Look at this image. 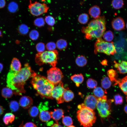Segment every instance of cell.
Wrapping results in <instances>:
<instances>
[{
    "instance_id": "74e56055",
    "label": "cell",
    "mask_w": 127,
    "mask_h": 127,
    "mask_svg": "<svg viewBox=\"0 0 127 127\" xmlns=\"http://www.w3.org/2000/svg\"><path fill=\"white\" fill-rule=\"evenodd\" d=\"M18 7V5L16 3L14 2H12L9 4L8 9L10 12L14 13L16 11Z\"/></svg>"
},
{
    "instance_id": "4fadbf2b",
    "label": "cell",
    "mask_w": 127,
    "mask_h": 127,
    "mask_svg": "<svg viewBox=\"0 0 127 127\" xmlns=\"http://www.w3.org/2000/svg\"><path fill=\"white\" fill-rule=\"evenodd\" d=\"M111 24L113 28L117 31H120L124 29L125 24L123 19L118 17L114 19L112 21Z\"/></svg>"
},
{
    "instance_id": "2e32d148",
    "label": "cell",
    "mask_w": 127,
    "mask_h": 127,
    "mask_svg": "<svg viewBox=\"0 0 127 127\" xmlns=\"http://www.w3.org/2000/svg\"><path fill=\"white\" fill-rule=\"evenodd\" d=\"M21 64L19 60L16 58L12 59L10 65V71L14 72L19 71L21 69Z\"/></svg>"
},
{
    "instance_id": "ab89813d",
    "label": "cell",
    "mask_w": 127,
    "mask_h": 127,
    "mask_svg": "<svg viewBox=\"0 0 127 127\" xmlns=\"http://www.w3.org/2000/svg\"><path fill=\"white\" fill-rule=\"evenodd\" d=\"M39 34L37 31L35 30H32L29 34L30 38L32 40H37L39 36Z\"/></svg>"
},
{
    "instance_id": "4dcf8cb0",
    "label": "cell",
    "mask_w": 127,
    "mask_h": 127,
    "mask_svg": "<svg viewBox=\"0 0 127 127\" xmlns=\"http://www.w3.org/2000/svg\"><path fill=\"white\" fill-rule=\"evenodd\" d=\"M18 31L21 35H26L29 31L28 27L26 24H20L18 28Z\"/></svg>"
},
{
    "instance_id": "30bf717a",
    "label": "cell",
    "mask_w": 127,
    "mask_h": 127,
    "mask_svg": "<svg viewBox=\"0 0 127 127\" xmlns=\"http://www.w3.org/2000/svg\"><path fill=\"white\" fill-rule=\"evenodd\" d=\"M66 90L64 87L62 82L54 86L51 92V96L55 99L58 104L63 103L64 101L63 98V93Z\"/></svg>"
},
{
    "instance_id": "d6986e66",
    "label": "cell",
    "mask_w": 127,
    "mask_h": 127,
    "mask_svg": "<svg viewBox=\"0 0 127 127\" xmlns=\"http://www.w3.org/2000/svg\"><path fill=\"white\" fill-rule=\"evenodd\" d=\"M117 74L116 71L112 69H110L107 71V75L111 82L114 83V85L119 83L121 80L117 78Z\"/></svg>"
},
{
    "instance_id": "7dc6e473",
    "label": "cell",
    "mask_w": 127,
    "mask_h": 127,
    "mask_svg": "<svg viewBox=\"0 0 127 127\" xmlns=\"http://www.w3.org/2000/svg\"><path fill=\"white\" fill-rule=\"evenodd\" d=\"M101 64L103 65H107V61L106 60H103L101 62Z\"/></svg>"
},
{
    "instance_id": "8992f818",
    "label": "cell",
    "mask_w": 127,
    "mask_h": 127,
    "mask_svg": "<svg viewBox=\"0 0 127 127\" xmlns=\"http://www.w3.org/2000/svg\"><path fill=\"white\" fill-rule=\"evenodd\" d=\"M94 53H103L108 55H114L116 53L115 47L113 42H108L101 38L97 39L94 45Z\"/></svg>"
},
{
    "instance_id": "d4e9b609",
    "label": "cell",
    "mask_w": 127,
    "mask_h": 127,
    "mask_svg": "<svg viewBox=\"0 0 127 127\" xmlns=\"http://www.w3.org/2000/svg\"><path fill=\"white\" fill-rule=\"evenodd\" d=\"M75 62L78 66L83 67L87 64V60L85 56L83 55H80L78 56L76 58Z\"/></svg>"
},
{
    "instance_id": "ee69618b",
    "label": "cell",
    "mask_w": 127,
    "mask_h": 127,
    "mask_svg": "<svg viewBox=\"0 0 127 127\" xmlns=\"http://www.w3.org/2000/svg\"><path fill=\"white\" fill-rule=\"evenodd\" d=\"M23 122L20 125L21 127H37L34 123L31 122H27L23 125Z\"/></svg>"
},
{
    "instance_id": "e0dca14e",
    "label": "cell",
    "mask_w": 127,
    "mask_h": 127,
    "mask_svg": "<svg viewBox=\"0 0 127 127\" xmlns=\"http://www.w3.org/2000/svg\"><path fill=\"white\" fill-rule=\"evenodd\" d=\"M114 67L117 69L120 73H127V62L122 61L119 63L114 61Z\"/></svg>"
},
{
    "instance_id": "e575fe53",
    "label": "cell",
    "mask_w": 127,
    "mask_h": 127,
    "mask_svg": "<svg viewBox=\"0 0 127 127\" xmlns=\"http://www.w3.org/2000/svg\"><path fill=\"white\" fill-rule=\"evenodd\" d=\"M86 84L87 86L91 89H93L96 87L97 85V82L95 80L92 78L88 79L87 81Z\"/></svg>"
},
{
    "instance_id": "f6af8a7d",
    "label": "cell",
    "mask_w": 127,
    "mask_h": 127,
    "mask_svg": "<svg viewBox=\"0 0 127 127\" xmlns=\"http://www.w3.org/2000/svg\"><path fill=\"white\" fill-rule=\"evenodd\" d=\"M6 4L5 0H0V8H4L5 5Z\"/></svg>"
},
{
    "instance_id": "681fc988",
    "label": "cell",
    "mask_w": 127,
    "mask_h": 127,
    "mask_svg": "<svg viewBox=\"0 0 127 127\" xmlns=\"http://www.w3.org/2000/svg\"><path fill=\"white\" fill-rule=\"evenodd\" d=\"M3 66L2 64L0 63V73L1 72L3 68Z\"/></svg>"
},
{
    "instance_id": "484cf974",
    "label": "cell",
    "mask_w": 127,
    "mask_h": 127,
    "mask_svg": "<svg viewBox=\"0 0 127 127\" xmlns=\"http://www.w3.org/2000/svg\"><path fill=\"white\" fill-rule=\"evenodd\" d=\"M119 84L122 91L125 94L127 95V76L122 79Z\"/></svg>"
},
{
    "instance_id": "60d3db41",
    "label": "cell",
    "mask_w": 127,
    "mask_h": 127,
    "mask_svg": "<svg viewBox=\"0 0 127 127\" xmlns=\"http://www.w3.org/2000/svg\"><path fill=\"white\" fill-rule=\"evenodd\" d=\"M45 22L49 25L53 26L55 23V20L54 18L51 16H45Z\"/></svg>"
},
{
    "instance_id": "7c38bea8",
    "label": "cell",
    "mask_w": 127,
    "mask_h": 127,
    "mask_svg": "<svg viewBox=\"0 0 127 127\" xmlns=\"http://www.w3.org/2000/svg\"><path fill=\"white\" fill-rule=\"evenodd\" d=\"M98 99L94 95H90L85 98L83 103L85 107L94 111L96 107Z\"/></svg>"
},
{
    "instance_id": "3957f363",
    "label": "cell",
    "mask_w": 127,
    "mask_h": 127,
    "mask_svg": "<svg viewBox=\"0 0 127 127\" xmlns=\"http://www.w3.org/2000/svg\"><path fill=\"white\" fill-rule=\"evenodd\" d=\"M31 83L33 88L41 96L53 99L51 94L54 85L47 78L36 73L32 77Z\"/></svg>"
},
{
    "instance_id": "d6a6232c",
    "label": "cell",
    "mask_w": 127,
    "mask_h": 127,
    "mask_svg": "<svg viewBox=\"0 0 127 127\" xmlns=\"http://www.w3.org/2000/svg\"><path fill=\"white\" fill-rule=\"evenodd\" d=\"M123 0H112L111 5L115 9H119L122 8L124 5Z\"/></svg>"
},
{
    "instance_id": "836d02e7",
    "label": "cell",
    "mask_w": 127,
    "mask_h": 127,
    "mask_svg": "<svg viewBox=\"0 0 127 127\" xmlns=\"http://www.w3.org/2000/svg\"><path fill=\"white\" fill-rule=\"evenodd\" d=\"M9 107L10 109L12 111L15 112L19 110V104L16 101L12 100L9 103Z\"/></svg>"
},
{
    "instance_id": "b9f144b4",
    "label": "cell",
    "mask_w": 127,
    "mask_h": 127,
    "mask_svg": "<svg viewBox=\"0 0 127 127\" xmlns=\"http://www.w3.org/2000/svg\"><path fill=\"white\" fill-rule=\"evenodd\" d=\"M45 48L44 44L42 42H39L36 45V49L38 53L44 51Z\"/></svg>"
},
{
    "instance_id": "ffe728a7",
    "label": "cell",
    "mask_w": 127,
    "mask_h": 127,
    "mask_svg": "<svg viewBox=\"0 0 127 127\" xmlns=\"http://www.w3.org/2000/svg\"><path fill=\"white\" fill-rule=\"evenodd\" d=\"M71 79L75 83L76 86L78 87L83 82L84 78L83 75L80 73L73 75L71 76Z\"/></svg>"
},
{
    "instance_id": "ba28073f",
    "label": "cell",
    "mask_w": 127,
    "mask_h": 127,
    "mask_svg": "<svg viewBox=\"0 0 127 127\" xmlns=\"http://www.w3.org/2000/svg\"><path fill=\"white\" fill-rule=\"evenodd\" d=\"M29 11L32 15L38 16L47 13L49 9L47 5L36 1L32 3L31 0L28 6Z\"/></svg>"
},
{
    "instance_id": "6da1fadb",
    "label": "cell",
    "mask_w": 127,
    "mask_h": 127,
    "mask_svg": "<svg viewBox=\"0 0 127 127\" xmlns=\"http://www.w3.org/2000/svg\"><path fill=\"white\" fill-rule=\"evenodd\" d=\"M36 74L29 64L26 63L24 67L17 72L9 71L7 76V86L12 90L14 94L21 95L25 92L24 86L26 81Z\"/></svg>"
},
{
    "instance_id": "83f0119b",
    "label": "cell",
    "mask_w": 127,
    "mask_h": 127,
    "mask_svg": "<svg viewBox=\"0 0 127 127\" xmlns=\"http://www.w3.org/2000/svg\"><path fill=\"white\" fill-rule=\"evenodd\" d=\"M101 84L103 88L106 89L110 87L111 84V82L108 77H104L101 80Z\"/></svg>"
},
{
    "instance_id": "816d5d0a",
    "label": "cell",
    "mask_w": 127,
    "mask_h": 127,
    "mask_svg": "<svg viewBox=\"0 0 127 127\" xmlns=\"http://www.w3.org/2000/svg\"><path fill=\"white\" fill-rule=\"evenodd\" d=\"M2 32L1 30L0 29V37H1L2 36Z\"/></svg>"
},
{
    "instance_id": "9a60e30c",
    "label": "cell",
    "mask_w": 127,
    "mask_h": 127,
    "mask_svg": "<svg viewBox=\"0 0 127 127\" xmlns=\"http://www.w3.org/2000/svg\"><path fill=\"white\" fill-rule=\"evenodd\" d=\"M51 118L55 121L56 123H58V121L64 116V112L62 109H55L53 111L50 112Z\"/></svg>"
},
{
    "instance_id": "f907efd6",
    "label": "cell",
    "mask_w": 127,
    "mask_h": 127,
    "mask_svg": "<svg viewBox=\"0 0 127 127\" xmlns=\"http://www.w3.org/2000/svg\"><path fill=\"white\" fill-rule=\"evenodd\" d=\"M124 110L125 112L127 114V104L124 107Z\"/></svg>"
},
{
    "instance_id": "d590c367",
    "label": "cell",
    "mask_w": 127,
    "mask_h": 127,
    "mask_svg": "<svg viewBox=\"0 0 127 127\" xmlns=\"http://www.w3.org/2000/svg\"><path fill=\"white\" fill-rule=\"evenodd\" d=\"M62 122L64 125L69 126L73 124V121L71 118L68 116H64L62 118Z\"/></svg>"
},
{
    "instance_id": "ac0fdd59",
    "label": "cell",
    "mask_w": 127,
    "mask_h": 127,
    "mask_svg": "<svg viewBox=\"0 0 127 127\" xmlns=\"http://www.w3.org/2000/svg\"><path fill=\"white\" fill-rule=\"evenodd\" d=\"M89 14L94 19L98 18L100 16L101 10L99 7L97 5H95L91 7L88 11Z\"/></svg>"
},
{
    "instance_id": "7402d4cb",
    "label": "cell",
    "mask_w": 127,
    "mask_h": 127,
    "mask_svg": "<svg viewBox=\"0 0 127 127\" xmlns=\"http://www.w3.org/2000/svg\"><path fill=\"white\" fill-rule=\"evenodd\" d=\"M74 97V93L71 91L66 89L63 93V97L64 101L68 102L71 101Z\"/></svg>"
},
{
    "instance_id": "4316f807",
    "label": "cell",
    "mask_w": 127,
    "mask_h": 127,
    "mask_svg": "<svg viewBox=\"0 0 127 127\" xmlns=\"http://www.w3.org/2000/svg\"><path fill=\"white\" fill-rule=\"evenodd\" d=\"M56 47L60 50H63L65 49L67 46V43L65 40L60 39L58 40L56 43Z\"/></svg>"
},
{
    "instance_id": "5b68a950",
    "label": "cell",
    "mask_w": 127,
    "mask_h": 127,
    "mask_svg": "<svg viewBox=\"0 0 127 127\" xmlns=\"http://www.w3.org/2000/svg\"><path fill=\"white\" fill-rule=\"evenodd\" d=\"M58 58V52L55 50L38 52L36 54L35 60L36 63L39 65L48 64L54 67L56 66Z\"/></svg>"
},
{
    "instance_id": "db71d44e",
    "label": "cell",
    "mask_w": 127,
    "mask_h": 127,
    "mask_svg": "<svg viewBox=\"0 0 127 127\" xmlns=\"http://www.w3.org/2000/svg\"><path fill=\"white\" fill-rule=\"evenodd\" d=\"M126 27L127 28V22L126 24Z\"/></svg>"
},
{
    "instance_id": "277c9868",
    "label": "cell",
    "mask_w": 127,
    "mask_h": 127,
    "mask_svg": "<svg viewBox=\"0 0 127 127\" xmlns=\"http://www.w3.org/2000/svg\"><path fill=\"white\" fill-rule=\"evenodd\" d=\"M78 107L79 110L77 113V118L81 125L84 127L92 126L96 119L95 112L85 107L83 103Z\"/></svg>"
},
{
    "instance_id": "44dd1931",
    "label": "cell",
    "mask_w": 127,
    "mask_h": 127,
    "mask_svg": "<svg viewBox=\"0 0 127 127\" xmlns=\"http://www.w3.org/2000/svg\"><path fill=\"white\" fill-rule=\"evenodd\" d=\"M15 115L12 113H6L3 118L4 123L6 125L11 124L15 120Z\"/></svg>"
},
{
    "instance_id": "11a10c76",
    "label": "cell",
    "mask_w": 127,
    "mask_h": 127,
    "mask_svg": "<svg viewBox=\"0 0 127 127\" xmlns=\"http://www.w3.org/2000/svg\"><path fill=\"white\" fill-rule=\"evenodd\" d=\"M126 101L127 102V96L126 97Z\"/></svg>"
},
{
    "instance_id": "8d00e7d4",
    "label": "cell",
    "mask_w": 127,
    "mask_h": 127,
    "mask_svg": "<svg viewBox=\"0 0 127 127\" xmlns=\"http://www.w3.org/2000/svg\"><path fill=\"white\" fill-rule=\"evenodd\" d=\"M45 21L41 17L36 18L34 21V25L38 27H40L43 26L45 24Z\"/></svg>"
},
{
    "instance_id": "f35d334b",
    "label": "cell",
    "mask_w": 127,
    "mask_h": 127,
    "mask_svg": "<svg viewBox=\"0 0 127 127\" xmlns=\"http://www.w3.org/2000/svg\"><path fill=\"white\" fill-rule=\"evenodd\" d=\"M114 98L115 103L116 105H121L123 103V97L119 94L115 95Z\"/></svg>"
},
{
    "instance_id": "c3c4849f",
    "label": "cell",
    "mask_w": 127,
    "mask_h": 127,
    "mask_svg": "<svg viewBox=\"0 0 127 127\" xmlns=\"http://www.w3.org/2000/svg\"><path fill=\"white\" fill-rule=\"evenodd\" d=\"M4 111L3 107L1 106L0 105V116L3 113Z\"/></svg>"
},
{
    "instance_id": "5bb4252c",
    "label": "cell",
    "mask_w": 127,
    "mask_h": 127,
    "mask_svg": "<svg viewBox=\"0 0 127 127\" xmlns=\"http://www.w3.org/2000/svg\"><path fill=\"white\" fill-rule=\"evenodd\" d=\"M33 103L32 99L30 97L24 96H22L19 100V104L24 109L30 108Z\"/></svg>"
},
{
    "instance_id": "52a82bcc",
    "label": "cell",
    "mask_w": 127,
    "mask_h": 127,
    "mask_svg": "<svg viewBox=\"0 0 127 127\" xmlns=\"http://www.w3.org/2000/svg\"><path fill=\"white\" fill-rule=\"evenodd\" d=\"M98 99L96 108L99 115L102 118L107 117L111 114V103L114 100L113 99L107 100V97L106 95Z\"/></svg>"
},
{
    "instance_id": "f1b7e54d",
    "label": "cell",
    "mask_w": 127,
    "mask_h": 127,
    "mask_svg": "<svg viewBox=\"0 0 127 127\" xmlns=\"http://www.w3.org/2000/svg\"><path fill=\"white\" fill-rule=\"evenodd\" d=\"M102 37L104 40L108 42H111L114 38L113 32L112 31L110 30L105 32Z\"/></svg>"
},
{
    "instance_id": "7bdbcfd3",
    "label": "cell",
    "mask_w": 127,
    "mask_h": 127,
    "mask_svg": "<svg viewBox=\"0 0 127 127\" xmlns=\"http://www.w3.org/2000/svg\"><path fill=\"white\" fill-rule=\"evenodd\" d=\"M45 47L48 51H53L55 50L56 47V44L53 42H50L46 44Z\"/></svg>"
},
{
    "instance_id": "cb8c5ba5",
    "label": "cell",
    "mask_w": 127,
    "mask_h": 127,
    "mask_svg": "<svg viewBox=\"0 0 127 127\" xmlns=\"http://www.w3.org/2000/svg\"><path fill=\"white\" fill-rule=\"evenodd\" d=\"M94 95L98 99L103 97L105 95V91L101 87H96L93 91Z\"/></svg>"
},
{
    "instance_id": "f546056e",
    "label": "cell",
    "mask_w": 127,
    "mask_h": 127,
    "mask_svg": "<svg viewBox=\"0 0 127 127\" xmlns=\"http://www.w3.org/2000/svg\"><path fill=\"white\" fill-rule=\"evenodd\" d=\"M89 19L88 15L83 13L80 14L78 16V19L79 22L81 24H85L88 22Z\"/></svg>"
},
{
    "instance_id": "f5cc1de1",
    "label": "cell",
    "mask_w": 127,
    "mask_h": 127,
    "mask_svg": "<svg viewBox=\"0 0 127 127\" xmlns=\"http://www.w3.org/2000/svg\"><path fill=\"white\" fill-rule=\"evenodd\" d=\"M68 127H75L74 126L71 125L69 126Z\"/></svg>"
},
{
    "instance_id": "7a4b0ae2",
    "label": "cell",
    "mask_w": 127,
    "mask_h": 127,
    "mask_svg": "<svg viewBox=\"0 0 127 127\" xmlns=\"http://www.w3.org/2000/svg\"><path fill=\"white\" fill-rule=\"evenodd\" d=\"M106 21L104 16L91 20L86 27H83L81 31L87 39L101 38L106 30Z\"/></svg>"
},
{
    "instance_id": "603a6c76",
    "label": "cell",
    "mask_w": 127,
    "mask_h": 127,
    "mask_svg": "<svg viewBox=\"0 0 127 127\" xmlns=\"http://www.w3.org/2000/svg\"><path fill=\"white\" fill-rule=\"evenodd\" d=\"M14 94L12 90L7 86L3 88L1 91L2 96L5 98H11Z\"/></svg>"
},
{
    "instance_id": "8fae6325",
    "label": "cell",
    "mask_w": 127,
    "mask_h": 127,
    "mask_svg": "<svg viewBox=\"0 0 127 127\" xmlns=\"http://www.w3.org/2000/svg\"><path fill=\"white\" fill-rule=\"evenodd\" d=\"M38 108L40 111L39 118L42 122H46L49 121L51 118L50 112L48 111V102H47L40 103Z\"/></svg>"
},
{
    "instance_id": "9c48e42d",
    "label": "cell",
    "mask_w": 127,
    "mask_h": 127,
    "mask_svg": "<svg viewBox=\"0 0 127 127\" xmlns=\"http://www.w3.org/2000/svg\"><path fill=\"white\" fill-rule=\"evenodd\" d=\"M47 79L54 85L61 82L63 77V75L61 70L55 67H52L47 71Z\"/></svg>"
},
{
    "instance_id": "1f68e13d",
    "label": "cell",
    "mask_w": 127,
    "mask_h": 127,
    "mask_svg": "<svg viewBox=\"0 0 127 127\" xmlns=\"http://www.w3.org/2000/svg\"><path fill=\"white\" fill-rule=\"evenodd\" d=\"M39 110L38 107L36 106L31 107L28 110V113L30 116L35 117L38 115Z\"/></svg>"
},
{
    "instance_id": "bcb514c9",
    "label": "cell",
    "mask_w": 127,
    "mask_h": 127,
    "mask_svg": "<svg viewBox=\"0 0 127 127\" xmlns=\"http://www.w3.org/2000/svg\"><path fill=\"white\" fill-rule=\"evenodd\" d=\"M51 127H64L58 123H54L53 124Z\"/></svg>"
}]
</instances>
